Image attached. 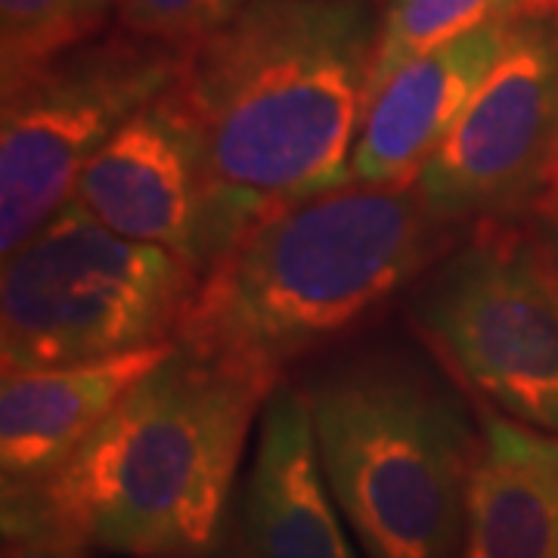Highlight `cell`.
Returning a JSON list of instances; mask_svg holds the SVG:
<instances>
[{"mask_svg":"<svg viewBox=\"0 0 558 558\" xmlns=\"http://www.w3.org/2000/svg\"><path fill=\"white\" fill-rule=\"evenodd\" d=\"M279 381L174 341L50 478L3 490L7 546L205 558L220 537L248 435Z\"/></svg>","mask_w":558,"mask_h":558,"instance_id":"obj_1","label":"cell"},{"mask_svg":"<svg viewBox=\"0 0 558 558\" xmlns=\"http://www.w3.org/2000/svg\"><path fill=\"white\" fill-rule=\"evenodd\" d=\"M379 20L373 0H248L180 50L174 87L223 252L260 218L351 183Z\"/></svg>","mask_w":558,"mask_h":558,"instance_id":"obj_2","label":"cell"},{"mask_svg":"<svg viewBox=\"0 0 558 558\" xmlns=\"http://www.w3.org/2000/svg\"><path fill=\"white\" fill-rule=\"evenodd\" d=\"M410 186L344 183L252 223L205 274L174 341L282 379L453 245ZM465 233V230H462Z\"/></svg>","mask_w":558,"mask_h":558,"instance_id":"obj_3","label":"cell"},{"mask_svg":"<svg viewBox=\"0 0 558 558\" xmlns=\"http://www.w3.org/2000/svg\"><path fill=\"white\" fill-rule=\"evenodd\" d=\"M319 465L366 558H459L481 428L416 360H341L304 388Z\"/></svg>","mask_w":558,"mask_h":558,"instance_id":"obj_4","label":"cell"},{"mask_svg":"<svg viewBox=\"0 0 558 558\" xmlns=\"http://www.w3.org/2000/svg\"><path fill=\"white\" fill-rule=\"evenodd\" d=\"M199 274L65 202L3 258L0 366L53 369L174 341Z\"/></svg>","mask_w":558,"mask_h":558,"instance_id":"obj_5","label":"cell"},{"mask_svg":"<svg viewBox=\"0 0 558 558\" xmlns=\"http://www.w3.org/2000/svg\"><path fill=\"white\" fill-rule=\"evenodd\" d=\"M416 319L499 413L558 435V260L534 223L469 227L416 295Z\"/></svg>","mask_w":558,"mask_h":558,"instance_id":"obj_6","label":"cell"},{"mask_svg":"<svg viewBox=\"0 0 558 558\" xmlns=\"http://www.w3.org/2000/svg\"><path fill=\"white\" fill-rule=\"evenodd\" d=\"M180 47L116 32L90 38L3 87L0 255L7 258L69 202L87 161L165 94Z\"/></svg>","mask_w":558,"mask_h":558,"instance_id":"obj_7","label":"cell"},{"mask_svg":"<svg viewBox=\"0 0 558 558\" xmlns=\"http://www.w3.org/2000/svg\"><path fill=\"white\" fill-rule=\"evenodd\" d=\"M558 168V28L512 16L509 38L453 131L416 178L450 230L537 211Z\"/></svg>","mask_w":558,"mask_h":558,"instance_id":"obj_8","label":"cell"},{"mask_svg":"<svg viewBox=\"0 0 558 558\" xmlns=\"http://www.w3.org/2000/svg\"><path fill=\"white\" fill-rule=\"evenodd\" d=\"M69 202L124 240L171 252L199 277L223 252L199 131L174 84L87 161Z\"/></svg>","mask_w":558,"mask_h":558,"instance_id":"obj_9","label":"cell"},{"mask_svg":"<svg viewBox=\"0 0 558 558\" xmlns=\"http://www.w3.org/2000/svg\"><path fill=\"white\" fill-rule=\"evenodd\" d=\"M319 465L307 395L282 379L240 490L242 558H360Z\"/></svg>","mask_w":558,"mask_h":558,"instance_id":"obj_10","label":"cell"},{"mask_svg":"<svg viewBox=\"0 0 558 558\" xmlns=\"http://www.w3.org/2000/svg\"><path fill=\"white\" fill-rule=\"evenodd\" d=\"M512 16L440 44L373 94L351 153V183L410 186L478 94L509 38Z\"/></svg>","mask_w":558,"mask_h":558,"instance_id":"obj_11","label":"cell"},{"mask_svg":"<svg viewBox=\"0 0 558 558\" xmlns=\"http://www.w3.org/2000/svg\"><path fill=\"white\" fill-rule=\"evenodd\" d=\"M174 341L131 354L3 373L0 385V478L3 490H22L50 478L109 416L121 395L171 354Z\"/></svg>","mask_w":558,"mask_h":558,"instance_id":"obj_12","label":"cell"},{"mask_svg":"<svg viewBox=\"0 0 558 558\" xmlns=\"http://www.w3.org/2000/svg\"><path fill=\"white\" fill-rule=\"evenodd\" d=\"M459 558H558V435L481 413Z\"/></svg>","mask_w":558,"mask_h":558,"instance_id":"obj_13","label":"cell"},{"mask_svg":"<svg viewBox=\"0 0 558 558\" xmlns=\"http://www.w3.org/2000/svg\"><path fill=\"white\" fill-rule=\"evenodd\" d=\"M112 13L116 0H0L3 87L97 38Z\"/></svg>","mask_w":558,"mask_h":558,"instance_id":"obj_14","label":"cell"},{"mask_svg":"<svg viewBox=\"0 0 558 558\" xmlns=\"http://www.w3.org/2000/svg\"><path fill=\"white\" fill-rule=\"evenodd\" d=\"M519 0H388L381 7L379 40L373 53L366 102L400 65L465 32L502 20Z\"/></svg>","mask_w":558,"mask_h":558,"instance_id":"obj_15","label":"cell"},{"mask_svg":"<svg viewBox=\"0 0 558 558\" xmlns=\"http://www.w3.org/2000/svg\"><path fill=\"white\" fill-rule=\"evenodd\" d=\"M248 0H116L121 32L168 47H190L230 22Z\"/></svg>","mask_w":558,"mask_h":558,"instance_id":"obj_16","label":"cell"},{"mask_svg":"<svg viewBox=\"0 0 558 558\" xmlns=\"http://www.w3.org/2000/svg\"><path fill=\"white\" fill-rule=\"evenodd\" d=\"M539 230V236L546 240V245L553 248V255L558 260V211H549V215H537V223H534Z\"/></svg>","mask_w":558,"mask_h":558,"instance_id":"obj_17","label":"cell"},{"mask_svg":"<svg viewBox=\"0 0 558 558\" xmlns=\"http://www.w3.org/2000/svg\"><path fill=\"white\" fill-rule=\"evenodd\" d=\"M3 558H97V556H75V553H44V549H16V546H7Z\"/></svg>","mask_w":558,"mask_h":558,"instance_id":"obj_18","label":"cell"},{"mask_svg":"<svg viewBox=\"0 0 558 558\" xmlns=\"http://www.w3.org/2000/svg\"><path fill=\"white\" fill-rule=\"evenodd\" d=\"M549 211H558V168L556 178H553V186H549V193H546V199L539 202L537 215H549Z\"/></svg>","mask_w":558,"mask_h":558,"instance_id":"obj_19","label":"cell"}]
</instances>
